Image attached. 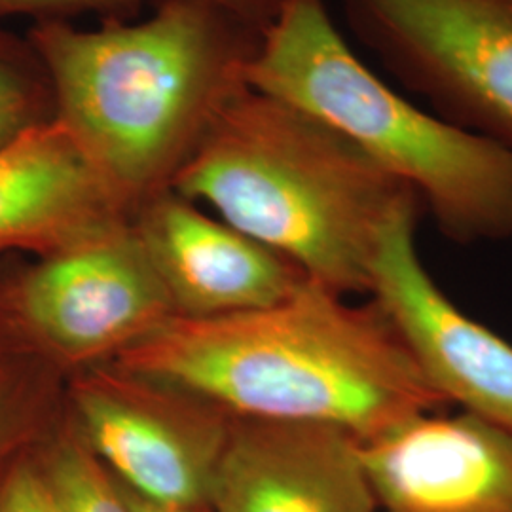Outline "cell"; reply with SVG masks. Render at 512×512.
<instances>
[{
	"instance_id": "1",
	"label": "cell",
	"mask_w": 512,
	"mask_h": 512,
	"mask_svg": "<svg viewBox=\"0 0 512 512\" xmlns=\"http://www.w3.org/2000/svg\"><path fill=\"white\" fill-rule=\"evenodd\" d=\"M351 298L306 277L260 310L173 315L112 363L234 418L325 423L359 442L450 408L384 308Z\"/></svg>"
},
{
	"instance_id": "2",
	"label": "cell",
	"mask_w": 512,
	"mask_h": 512,
	"mask_svg": "<svg viewBox=\"0 0 512 512\" xmlns=\"http://www.w3.org/2000/svg\"><path fill=\"white\" fill-rule=\"evenodd\" d=\"M268 27L222 0H152L143 19L33 23L55 120L135 213L171 190L205 133L249 88Z\"/></svg>"
},
{
	"instance_id": "3",
	"label": "cell",
	"mask_w": 512,
	"mask_h": 512,
	"mask_svg": "<svg viewBox=\"0 0 512 512\" xmlns=\"http://www.w3.org/2000/svg\"><path fill=\"white\" fill-rule=\"evenodd\" d=\"M171 190L346 296L368 294L387 222L416 192L308 110L245 88Z\"/></svg>"
},
{
	"instance_id": "4",
	"label": "cell",
	"mask_w": 512,
	"mask_h": 512,
	"mask_svg": "<svg viewBox=\"0 0 512 512\" xmlns=\"http://www.w3.org/2000/svg\"><path fill=\"white\" fill-rule=\"evenodd\" d=\"M249 86L346 135L416 192L444 238L465 247L512 239V152L372 71L325 0H279Z\"/></svg>"
},
{
	"instance_id": "5",
	"label": "cell",
	"mask_w": 512,
	"mask_h": 512,
	"mask_svg": "<svg viewBox=\"0 0 512 512\" xmlns=\"http://www.w3.org/2000/svg\"><path fill=\"white\" fill-rule=\"evenodd\" d=\"M395 84L512 152V0H340Z\"/></svg>"
},
{
	"instance_id": "6",
	"label": "cell",
	"mask_w": 512,
	"mask_h": 512,
	"mask_svg": "<svg viewBox=\"0 0 512 512\" xmlns=\"http://www.w3.org/2000/svg\"><path fill=\"white\" fill-rule=\"evenodd\" d=\"M71 404L76 435L129 492L162 505L209 507L234 416L114 363L80 370Z\"/></svg>"
},
{
	"instance_id": "7",
	"label": "cell",
	"mask_w": 512,
	"mask_h": 512,
	"mask_svg": "<svg viewBox=\"0 0 512 512\" xmlns=\"http://www.w3.org/2000/svg\"><path fill=\"white\" fill-rule=\"evenodd\" d=\"M8 302L21 334L80 370L116 361L175 315L133 217L40 256Z\"/></svg>"
},
{
	"instance_id": "8",
	"label": "cell",
	"mask_w": 512,
	"mask_h": 512,
	"mask_svg": "<svg viewBox=\"0 0 512 512\" xmlns=\"http://www.w3.org/2000/svg\"><path fill=\"white\" fill-rule=\"evenodd\" d=\"M420 198L387 222L370 266V291L403 334L423 374L450 406L512 433V344L444 293L418 249Z\"/></svg>"
},
{
	"instance_id": "9",
	"label": "cell",
	"mask_w": 512,
	"mask_h": 512,
	"mask_svg": "<svg viewBox=\"0 0 512 512\" xmlns=\"http://www.w3.org/2000/svg\"><path fill=\"white\" fill-rule=\"evenodd\" d=\"M446 410L359 442L378 512H512L511 431Z\"/></svg>"
},
{
	"instance_id": "10",
	"label": "cell",
	"mask_w": 512,
	"mask_h": 512,
	"mask_svg": "<svg viewBox=\"0 0 512 512\" xmlns=\"http://www.w3.org/2000/svg\"><path fill=\"white\" fill-rule=\"evenodd\" d=\"M213 512H378L351 433L325 423L234 418Z\"/></svg>"
},
{
	"instance_id": "11",
	"label": "cell",
	"mask_w": 512,
	"mask_h": 512,
	"mask_svg": "<svg viewBox=\"0 0 512 512\" xmlns=\"http://www.w3.org/2000/svg\"><path fill=\"white\" fill-rule=\"evenodd\" d=\"M133 224L181 317L260 310L306 279L287 258L173 190L143 203Z\"/></svg>"
},
{
	"instance_id": "12",
	"label": "cell",
	"mask_w": 512,
	"mask_h": 512,
	"mask_svg": "<svg viewBox=\"0 0 512 512\" xmlns=\"http://www.w3.org/2000/svg\"><path fill=\"white\" fill-rule=\"evenodd\" d=\"M133 217L57 120L0 150V249L52 255Z\"/></svg>"
},
{
	"instance_id": "13",
	"label": "cell",
	"mask_w": 512,
	"mask_h": 512,
	"mask_svg": "<svg viewBox=\"0 0 512 512\" xmlns=\"http://www.w3.org/2000/svg\"><path fill=\"white\" fill-rule=\"evenodd\" d=\"M55 122L50 74L35 46L0 27V150Z\"/></svg>"
},
{
	"instance_id": "14",
	"label": "cell",
	"mask_w": 512,
	"mask_h": 512,
	"mask_svg": "<svg viewBox=\"0 0 512 512\" xmlns=\"http://www.w3.org/2000/svg\"><path fill=\"white\" fill-rule=\"evenodd\" d=\"M37 465L59 512H133L120 482L74 429L61 433Z\"/></svg>"
},
{
	"instance_id": "15",
	"label": "cell",
	"mask_w": 512,
	"mask_h": 512,
	"mask_svg": "<svg viewBox=\"0 0 512 512\" xmlns=\"http://www.w3.org/2000/svg\"><path fill=\"white\" fill-rule=\"evenodd\" d=\"M145 0H0V23L6 19L31 18L35 23H73L80 16L101 21L137 18ZM239 14L270 25L279 0H222Z\"/></svg>"
},
{
	"instance_id": "16",
	"label": "cell",
	"mask_w": 512,
	"mask_h": 512,
	"mask_svg": "<svg viewBox=\"0 0 512 512\" xmlns=\"http://www.w3.org/2000/svg\"><path fill=\"white\" fill-rule=\"evenodd\" d=\"M14 359L0 363V465L23 442L37 416L35 384L21 374Z\"/></svg>"
},
{
	"instance_id": "17",
	"label": "cell",
	"mask_w": 512,
	"mask_h": 512,
	"mask_svg": "<svg viewBox=\"0 0 512 512\" xmlns=\"http://www.w3.org/2000/svg\"><path fill=\"white\" fill-rule=\"evenodd\" d=\"M0 512H59L37 461H14L0 478Z\"/></svg>"
},
{
	"instance_id": "18",
	"label": "cell",
	"mask_w": 512,
	"mask_h": 512,
	"mask_svg": "<svg viewBox=\"0 0 512 512\" xmlns=\"http://www.w3.org/2000/svg\"><path fill=\"white\" fill-rule=\"evenodd\" d=\"M16 336H21V330L10 310V302L8 298L4 302L0 300V363L12 359V351L18 342Z\"/></svg>"
},
{
	"instance_id": "19",
	"label": "cell",
	"mask_w": 512,
	"mask_h": 512,
	"mask_svg": "<svg viewBox=\"0 0 512 512\" xmlns=\"http://www.w3.org/2000/svg\"><path fill=\"white\" fill-rule=\"evenodd\" d=\"M122 486V484H120ZM124 488V486H122ZM124 492L128 495L129 505L133 512H213L211 507L203 505V507H175V505H162V503H154L143 499L133 492H129L128 488H124Z\"/></svg>"
}]
</instances>
